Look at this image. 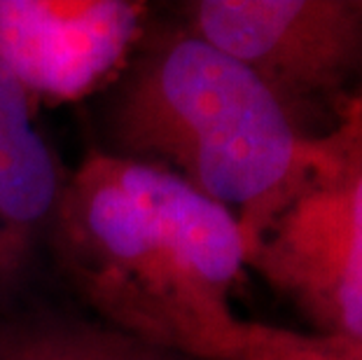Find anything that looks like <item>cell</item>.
Listing matches in <instances>:
<instances>
[{
  "mask_svg": "<svg viewBox=\"0 0 362 360\" xmlns=\"http://www.w3.org/2000/svg\"><path fill=\"white\" fill-rule=\"evenodd\" d=\"M45 255L91 316L138 339L194 360L241 349V222L168 168L91 148L68 171Z\"/></svg>",
  "mask_w": 362,
  "mask_h": 360,
  "instance_id": "6da1fadb",
  "label": "cell"
},
{
  "mask_svg": "<svg viewBox=\"0 0 362 360\" xmlns=\"http://www.w3.org/2000/svg\"><path fill=\"white\" fill-rule=\"evenodd\" d=\"M94 148L168 168L229 209L250 243L309 180L320 143L241 61L175 17L150 19L98 94Z\"/></svg>",
  "mask_w": 362,
  "mask_h": 360,
  "instance_id": "7a4b0ae2",
  "label": "cell"
},
{
  "mask_svg": "<svg viewBox=\"0 0 362 360\" xmlns=\"http://www.w3.org/2000/svg\"><path fill=\"white\" fill-rule=\"evenodd\" d=\"M173 14L241 61L311 141L362 103V0H192Z\"/></svg>",
  "mask_w": 362,
  "mask_h": 360,
  "instance_id": "3957f363",
  "label": "cell"
},
{
  "mask_svg": "<svg viewBox=\"0 0 362 360\" xmlns=\"http://www.w3.org/2000/svg\"><path fill=\"white\" fill-rule=\"evenodd\" d=\"M248 267L309 316L313 332L362 347V103L322 139L309 180L248 243Z\"/></svg>",
  "mask_w": 362,
  "mask_h": 360,
  "instance_id": "277c9868",
  "label": "cell"
},
{
  "mask_svg": "<svg viewBox=\"0 0 362 360\" xmlns=\"http://www.w3.org/2000/svg\"><path fill=\"white\" fill-rule=\"evenodd\" d=\"M148 21L134 0H0V64L37 108L80 103L115 82Z\"/></svg>",
  "mask_w": 362,
  "mask_h": 360,
  "instance_id": "5b68a950",
  "label": "cell"
},
{
  "mask_svg": "<svg viewBox=\"0 0 362 360\" xmlns=\"http://www.w3.org/2000/svg\"><path fill=\"white\" fill-rule=\"evenodd\" d=\"M68 168L37 124V105L0 64V309L33 281Z\"/></svg>",
  "mask_w": 362,
  "mask_h": 360,
  "instance_id": "8992f818",
  "label": "cell"
},
{
  "mask_svg": "<svg viewBox=\"0 0 362 360\" xmlns=\"http://www.w3.org/2000/svg\"><path fill=\"white\" fill-rule=\"evenodd\" d=\"M0 360H194L96 316L14 302L0 309Z\"/></svg>",
  "mask_w": 362,
  "mask_h": 360,
  "instance_id": "52a82bcc",
  "label": "cell"
},
{
  "mask_svg": "<svg viewBox=\"0 0 362 360\" xmlns=\"http://www.w3.org/2000/svg\"><path fill=\"white\" fill-rule=\"evenodd\" d=\"M236 360H362V347L320 332L250 323Z\"/></svg>",
  "mask_w": 362,
  "mask_h": 360,
  "instance_id": "ba28073f",
  "label": "cell"
}]
</instances>
